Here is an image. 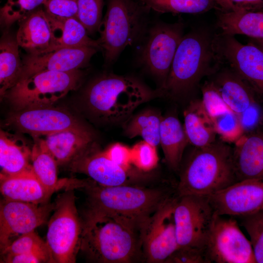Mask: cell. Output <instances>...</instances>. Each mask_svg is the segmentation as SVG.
<instances>
[{
  "label": "cell",
  "instance_id": "obj_1",
  "mask_svg": "<svg viewBox=\"0 0 263 263\" xmlns=\"http://www.w3.org/2000/svg\"><path fill=\"white\" fill-rule=\"evenodd\" d=\"M80 250L92 262L131 263L143 259L142 226L116 215L87 210Z\"/></svg>",
  "mask_w": 263,
  "mask_h": 263
},
{
  "label": "cell",
  "instance_id": "obj_2",
  "mask_svg": "<svg viewBox=\"0 0 263 263\" xmlns=\"http://www.w3.org/2000/svg\"><path fill=\"white\" fill-rule=\"evenodd\" d=\"M215 34L198 28L184 34L177 48L162 96L173 98L192 94L205 76L213 75L222 65L215 44Z\"/></svg>",
  "mask_w": 263,
  "mask_h": 263
},
{
  "label": "cell",
  "instance_id": "obj_3",
  "mask_svg": "<svg viewBox=\"0 0 263 263\" xmlns=\"http://www.w3.org/2000/svg\"><path fill=\"white\" fill-rule=\"evenodd\" d=\"M88 210L120 216L143 226L166 201L178 195L175 186L147 187L137 185L103 186L93 181L84 188Z\"/></svg>",
  "mask_w": 263,
  "mask_h": 263
},
{
  "label": "cell",
  "instance_id": "obj_4",
  "mask_svg": "<svg viewBox=\"0 0 263 263\" xmlns=\"http://www.w3.org/2000/svg\"><path fill=\"white\" fill-rule=\"evenodd\" d=\"M162 96L138 79L113 74L103 75L87 87L85 103L95 116L109 123H122L141 104Z\"/></svg>",
  "mask_w": 263,
  "mask_h": 263
},
{
  "label": "cell",
  "instance_id": "obj_5",
  "mask_svg": "<svg viewBox=\"0 0 263 263\" xmlns=\"http://www.w3.org/2000/svg\"><path fill=\"white\" fill-rule=\"evenodd\" d=\"M179 171L178 196H209L238 182L233 148L219 141L195 147Z\"/></svg>",
  "mask_w": 263,
  "mask_h": 263
},
{
  "label": "cell",
  "instance_id": "obj_6",
  "mask_svg": "<svg viewBox=\"0 0 263 263\" xmlns=\"http://www.w3.org/2000/svg\"><path fill=\"white\" fill-rule=\"evenodd\" d=\"M150 9L133 0H109L98 39L105 61L114 62L128 46L145 37L149 28Z\"/></svg>",
  "mask_w": 263,
  "mask_h": 263
},
{
  "label": "cell",
  "instance_id": "obj_7",
  "mask_svg": "<svg viewBox=\"0 0 263 263\" xmlns=\"http://www.w3.org/2000/svg\"><path fill=\"white\" fill-rule=\"evenodd\" d=\"M82 76L80 70L38 72L19 80L4 97L16 111L51 106L76 89Z\"/></svg>",
  "mask_w": 263,
  "mask_h": 263
},
{
  "label": "cell",
  "instance_id": "obj_8",
  "mask_svg": "<svg viewBox=\"0 0 263 263\" xmlns=\"http://www.w3.org/2000/svg\"><path fill=\"white\" fill-rule=\"evenodd\" d=\"M48 223L46 243L53 263H74L80 250L82 222L72 190L59 195Z\"/></svg>",
  "mask_w": 263,
  "mask_h": 263
},
{
  "label": "cell",
  "instance_id": "obj_9",
  "mask_svg": "<svg viewBox=\"0 0 263 263\" xmlns=\"http://www.w3.org/2000/svg\"><path fill=\"white\" fill-rule=\"evenodd\" d=\"M184 30L182 21L172 23L158 22L149 27L146 33L139 61L158 82L157 89L161 93L184 35Z\"/></svg>",
  "mask_w": 263,
  "mask_h": 263
},
{
  "label": "cell",
  "instance_id": "obj_10",
  "mask_svg": "<svg viewBox=\"0 0 263 263\" xmlns=\"http://www.w3.org/2000/svg\"><path fill=\"white\" fill-rule=\"evenodd\" d=\"M173 215L179 247L203 251L217 215L208 196H178Z\"/></svg>",
  "mask_w": 263,
  "mask_h": 263
},
{
  "label": "cell",
  "instance_id": "obj_11",
  "mask_svg": "<svg viewBox=\"0 0 263 263\" xmlns=\"http://www.w3.org/2000/svg\"><path fill=\"white\" fill-rule=\"evenodd\" d=\"M204 253L208 263H255L250 240L237 221L217 215L208 235Z\"/></svg>",
  "mask_w": 263,
  "mask_h": 263
},
{
  "label": "cell",
  "instance_id": "obj_12",
  "mask_svg": "<svg viewBox=\"0 0 263 263\" xmlns=\"http://www.w3.org/2000/svg\"><path fill=\"white\" fill-rule=\"evenodd\" d=\"M177 195L166 201L145 223L142 228L143 260L149 263H165L179 248L174 208Z\"/></svg>",
  "mask_w": 263,
  "mask_h": 263
},
{
  "label": "cell",
  "instance_id": "obj_13",
  "mask_svg": "<svg viewBox=\"0 0 263 263\" xmlns=\"http://www.w3.org/2000/svg\"><path fill=\"white\" fill-rule=\"evenodd\" d=\"M215 44L222 64L263 94V52L252 42L244 44L233 36L216 34Z\"/></svg>",
  "mask_w": 263,
  "mask_h": 263
},
{
  "label": "cell",
  "instance_id": "obj_14",
  "mask_svg": "<svg viewBox=\"0 0 263 263\" xmlns=\"http://www.w3.org/2000/svg\"><path fill=\"white\" fill-rule=\"evenodd\" d=\"M55 202L37 204L4 199L0 205L1 252L13 238L34 231L45 223L54 210Z\"/></svg>",
  "mask_w": 263,
  "mask_h": 263
},
{
  "label": "cell",
  "instance_id": "obj_15",
  "mask_svg": "<svg viewBox=\"0 0 263 263\" xmlns=\"http://www.w3.org/2000/svg\"><path fill=\"white\" fill-rule=\"evenodd\" d=\"M70 164L72 171L84 173L103 186L137 185L145 173L118 165L93 144Z\"/></svg>",
  "mask_w": 263,
  "mask_h": 263
},
{
  "label": "cell",
  "instance_id": "obj_16",
  "mask_svg": "<svg viewBox=\"0 0 263 263\" xmlns=\"http://www.w3.org/2000/svg\"><path fill=\"white\" fill-rule=\"evenodd\" d=\"M207 196L217 215H249L263 210V178L239 181Z\"/></svg>",
  "mask_w": 263,
  "mask_h": 263
},
{
  "label": "cell",
  "instance_id": "obj_17",
  "mask_svg": "<svg viewBox=\"0 0 263 263\" xmlns=\"http://www.w3.org/2000/svg\"><path fill=\"white\" fill-rule=\"evenodd\" d=\"M8 123L20 132L34 136L85 127L69 112L52 105L17 111L9 116Z\"/></svg>",
  "mask_w": 263,
  "mask_h": 263
},
{
  "label": "cell",
  "instance_id": "obj_18",
  "mask_svg": "<svg viewBox=\"0 0 263 263\" xmlns=\"http://www.w3.org/2000/svg\"><path fill=\"white\" fill-rule=\"evenodd\" d=\"M97 49L92 47L63 48L41 54H32L23 61L19 80L42 71L68 72L87 66Z\"/></svg>",
  "mask_w": 263,
  "mask_h": 263
},
{
  "label": "cell",
  "instance_id": "obj_19",
  "mask_svg": "<svg viewBox=\"0 0 263 263\" xmlns=\"http://www.w3.org/2000/svg\"><path fill=\"white\" fill-rule=\"evenodd\" d=\"M41 139L58 165L70 163L93 145L94 135L86 127L63 130Z\"/></svg>",
  "mask_w": 263,
  "mask_h": 263
},
{
  "label": "cell",
  "instance_id": "obj_20",
  "mask_svg": "<svg viewBox=\"0 0 263 263\" xmlns=\"http://www.w3.org/2000/svg\"><path fill=\"white\" fill-rule=\"evenodd\" d=\"M233 155L238 181L263 178V132L243 135L235 142Z\"/></svg>",
  "mask_w": 263,
  "mask_h": 263
},
{
  "label": "cell",
  "instance_id": "obj_21",
  "mask_svg": "<svg viewBox=\"0 0 263 263\" xmlns=\"http://www.w3.org/2000/svg\"><path fill=\"white\" fill-rule=\"evenodd\" d=\"M19 21L16 39L19 46L30 53L43 52L52 42V27L45 10L38 9Z\"/></svg>",
  "mask_w": 263,
  "mask_h": 263
},
{
  "label": "cell",
  "instance_id": "obj_22",
  "mask_svg": "<svg viewBox=\"0 0 263 263\" xmlns=\"http://www.w3.org/2000/svg\"><path fill=\"white\" fill-rule=\"evenodd\" d=\"M213 83L228 108L240 116L254 103L250 86L236 73L222 64Z\"/></svg>",
  "mask_w": 263,
  "mask_h": 263
},
{
  "label": "cell",
  "instance_id": "obj_23",
  "mask_svg": "<svg viewBox=\"0 0 263 263\" xmlns=\"http://www.w3.org/2000/svg\"><path fill=\"white\" fill-rule=\"evenodd\" d=\"M0 192L4 199L37 204L49 202L52 195L41 185L31 169L19 174H0Z\"/></svg>",
  "mask_w": 263,
  "mask_h": 263
},
{
  "label": "cell",
  "instance_id": "obj_24",
  "mask_svg": "<svg viewBox=\"0 0 263 263\" xmlns=\"http://www.w3.org/2000/svg\"><path fill=\"white\" fill-rule=\"evenodd\" d=\"M48 17L52 27V42L49 48L38 54L63 48L92 47L101 49L98 40L89 37L86 28L77 18L55 19Z\"/></svg>",
  "mask_w": 263,
  "mask_h": 263
},
{
  "label": "cell",
  "instance_id": "obj_25",
  "mask_svg": "<svg viewBox=\"0 0 263 263\" xmlns=\"http://www.w3.org/2000/svg\"><path fill=\"white\" fill-rule=\"evenodd\" d=\"M189 141L184 126L173 115L163 116L160 131V144L169 168L179 171L183 153Z\"/></svg>",
  "mask_w": 263,
  "mask_h": 263
},
{
  "label": "cell",
  "instance_id": "obj_26",
  "mask_svg": "<svg viewBox=\"0 0 263 263\" xmlns=\"http://www.w3.org/2000/svg\"><path fill=\"white\" fill-rule=\"evenodd\" d=\"M216 25L221 34L263 38V11H218Z\"/></svg>",
  "mask_w": 263,
  "mask_h": 263
},
{
  "label": "cell",
  "instance_id": "obj_27",
  "mask_svg": "<svg viewBox=\"0 0 263 263\" xmlns=\"http://www.w3.org/2000/svg\"><path fill=\"white\" fill-rule=\"evenodd\" d=\"M184 127L189 143L201 148L216 141L213 124L201 100L190 101L184 111Z\"/></svg>",
  "mask_w": 263,
  "mask_h": 263
},
{
  "label": "cell",
  "instance_id": "obj_28",
  "mask_svg": "<svg viewBox=\"0 0 263 263\" xmlns=\"http://www.w3.org/2000/svg\"><path fill=\"white\" fill-rule=\"evenodd\" d=\"M31 160L32 170L35 176L43 187L51 194L65 186H73L74 179H58V165L41 140L33 146L31 150Z\"/></svg>",
  "mask_w": 263,
  "mask_h": 263
},
{
  "label": "cell",
  "instance_id": "obj_29",
  "mask_svg": "<svg viewBox=\"0 0 263 263\" xmlns=\"http://www.w3.org/2000/svg\"><path fill=\"white\" fill-rule=\"evenodd\" d=\"M16 38L4 34L0 43V95L6 93L20 79L23 71Z\"/></svg>",
  "mask_w": 263,
  "mask_h": 263
},
{
  "label": "cell",
  "instance_id": "obj_30",
  "mask_svg": "<svg viewBox=\"0 0 263 263\" xmlns=\"http://www.w3.org/2000/svg\"><path fill=\"white\" fill-rule=\"evenodd\" d=\"M31 150L22 141L0 130V174L12 175L31 169Z\"/></svg>",
  "mask_w": 263,
  "mask_h": 263
},
{
  "label": "cell",
  "instance_id": "obj_31",
  "mask_svg": "<svg viewBox=\"0 0 263 263\" xmlns=\"http://www.w3.org/2000/svg\"><path fill=\"white\" fill-rule=\"evenodd\" d=\"M163 116L152 109L132 115L123 124L124 135L129 138L141 137L143 140L157 147L160 144V131Z\"/></svg>",
  "mask_w": 263,
  "mask_h": 263
},
{
  "label": "cell",
  "instance_id": "obj_32",
  "mask_svg": "<svg viewBox=\"0 0 263 263\" xmlns=\"http://www.w3.org/2000/svg\"><path fill=\"white\" fill-rule=\"evenodd\" d=\"M150 10L160 13L202 14L211 9L220 11L214 0H139Z\"/></svg>",
  "mask_w": 263,
  "mask_h": 263
},
{
  "label": "cell",
  "instance_id": "obj_33",
  "mask_svg": "<svg viewBox=\"0 0 263 263\" xmlns=\"http://www.w3.org/2000/svg\"><path fill=\"white\" fill-rule=\"evenodd\" d=\"M217 134L225 142H235L244 133V128L238 114L231 110L210 117Z\"/></svg>",
  "mask_w": 263,
  "mask_h": 263
},
{
  "label": "cell",
  "instance_id": "obj_34",
  "mask_svg": "<svg viewBox=\"0 0 263 263\" xmlns=\"http://www.w3.org/2000/svg\"><path fill=\"white\" fill-rule=\"evenodd\" d=\"M240 218L249 236L256 263H263V210Z\"/></svg>",
  "mask_w": 263,
  "mask_h": 263
},
{
  "label": "cell",
  "instance_id": "obj_35",
  "mask_svg": "<svg viewBox=\"0 0 263 263\" xmlns=\"http://www.w3.org/2000/svg\"><path fill=\"white\" fill-rule=\"evenodd\" d=\"M46 0H7L0 9V21L8 26L33 12Z\"/></svg>",
  "mask_w": 263,
  "mask_h": 263
},
{
  "label": "cell",
  "instance_id": "obj_36",
  "mask_svg": "<svg viewBox=\"0 0 263 263\" xmlns=\"http://www.w3.org/2000/svg\"><path fill=\"white\" fill-rule=\"evenodd\" d=\"M77 19L88 33L98 31L102 21L103 0H77Z\"/></svg>",
  "mask_w": 263,
  "mask_h": 263
},
{
  "label": "cell",
  "instance_id": "obj_37",
  "mask_svg": "<svg viewBox=\"0 0 263 263\" xmlns=\"http://www.w3.org/2000/svg\"><path fill=\"white\" fill-rule=\"evenodd\" d=\"M43 251L50 252L46 243L33 231L18 237L1 253L3 256Z\"/></svg>",
  "mask_w": 263,
  "mask_h": 263
},
{
  "label": "cell",
  "instance_id": "obj_38",
  "mask_svg": "<svg viewBox=\"0 0 263 263\" xmlns=\"http://www.w3.org/2000/svg\"><path fill=\"white\" fill-rule=\"evenodd\" d=\"M132 164L143 172H148L156 168L158 163L156 147L143 140L135 144L132 148Z\"/></svg>",
  "mask_w": 263,
  "mask_h": 263
},
{
  "label": "cell",
  "instance_id": "obj_39",
  "mask_svg": "<svg viewBox=\"0 0 263 263\" xmlns=\"http://www.w3.org/2000/svg\"><path fill=\"white\" fill-rule=\"evenodd\" d=\"M201 102L207 113L212 117L219 113L230 110L222 97L212 81H206L201 88Z\"/></svg>",
  "mask_w": 263,
  "mask_h": 263
},
{
  "label": "cell",
  "instance_id": "obj_40",
  "mask_svg": "<svg viewBox=\"0 0 263 263\" xmlns=\"http://www.w3.org/2000/svg\"><path fill=\"white\" fill-rule=\"evenodd\" d=\"M43 6L47 14L52 18H77V0H46Z\"/></svg>",
  "mask_w": 263,
  "mask_h": 263
},
{
  "label": "cell",
  "instance_id": "obj_41",
  "mask_svg": "<svg viewBox=\"0 0 263 263\" xmlns=\"http://www.w3.org/2000/svg\"><path fill=\"white\" fill-rule=\"evenodd\" d=\"M165 263H208L204 251L190 247H179Z\"/></svg>",
  "mask_w": 263,
  "mask_h": 263
},
{
  "label": "cell",
  "instance_id": "obj_42",
  "mask_svg": "<svg viewBox=\"0 0 263 263\" xmlns=\"http://www.w3.org/2000/svg\"><path fill=\"white\" fill-rule=\"evenodd\" d=\"M105 154L118 165L132 169L131 148L120 143L111 145L103 150Z\"/></svg>",
  "mask_w": 263,
  "mask_h": 263
},
{
  "label": "cell",
  "instance_id": "obj_43",
  "mask_svg": "<svg viewBox=\"0 0 263 263\" xmlns=\"http://www.w3.org/2000/svg\"><path fill=\"white\" fill-rule=\"evenodd\" d=\"M224 11H263V0H214Z\"/></svg>",
  "mask_w": 263,
  "mask_h": 263
},
{
  "label": "cell",
  "instance_id": "obj_44",
  "mask_svg": "<svg viewBox=\"0 0 263 263\" xmlns=\"http://www.w3.org/2000/svg\"><path fill=\"white\" fill-rule=\"evenodd\" d=\"M1 261L6 263H53L50 253L46 251L3 255Z\"/></svg>",
  "mask_w": 263,
  "mask_h": 263
},
{
  "label": "cell",
  "instance_id": "obj_45",
  "mask_svg": "<svg viewBox=\"0 0 263 263\" xmlns=\"http://www.w3.org/2000/svg\"><path fill=\"white\" fill-rule=\"evenodd\" d=\"M254 39L257 41V43H254L256 44L259 48H260L263 52V38Z\"/></svg>",
  "mask_w": 263,
  "mask_h": 263
},
{
  "label": "cell",
  "instance_id": "obj_46",
  "mask_svg": "<svg viewBox=\"0 0 263 263\" xmlns=\"http://www.w3.org/2000/svg\"></svg>",
  "mask_w": 263,
  "mask_h": 263
}]
</instances>
